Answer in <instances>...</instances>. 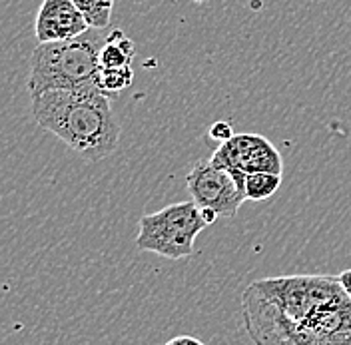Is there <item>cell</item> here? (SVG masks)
<instances>
[{"label": "cell", "instance_id": "cell-1", "mask_svg": "<svg viewBox=\"0 0 351 345\" xmlns=\"http://www.w3.org/2000/svg\"><path fill=\"white\" fill-rule=\"evenodd\" d=\"M241 313L256 345H351V300L333 276L256 281Z\"/></svg>", "mask_w": 351, "mask_h": 345}, {"label": "cell", "instance_id": "cell-2", "mask_svg": "<svg viewBox=\"0 0 351 345\" xmlns=\"http://www.w3.org/2000/svg\"><path fill=\"white\" fill-rule=\"evenodd\" d=\"M32 116L38 126L62 140L88 162L108 158L120 140V124L110 100L96 86L48 90L32 96Z\"/></svg>", "mask_w": 351, "mask_h": 345}, {"label": "cell", "instance_id": "cell-3", "mask_svg": "<svg viewBox=\"0 0 351 345\" xmlns=\"http://www.w3.org/2000/svg\"><path fill=\"white\" fill-rule=\"evenodd\" d=\"M108 32V28H88L84 34L70 40L38 43L30 58V96H38L48 90L96 86L98 58Z\"/></svg>", "mask_w": 351, "mask_h": 345}, {"label": "cell", "instance_id": "cell-4", "mask_svg": "<svg viewBox=\"0 0 351 345\" xmlns=\"http://www.w3.org/2000/svg\"><path fill=\"white\" fill-rule=\"evenodd\" d=\"M208 226V219L194 200L170 204L160 212L140 217L136 248L160 258H192L196 237Z\"/></svg>", "mask_w": 351, "mask_h": 345}, {"label": "cell", "instance_id": "cell-5", "mask_svg": "<svg viewBox=\"0 0 351 345\" xmlns=\"http://www.w3.org/2000/svg\"><path fill=\"white\" fill-rule=\"evenodd\" d=\"M190 198L212 226L219 217H236L245 198V174L218 168L212 160H197L186 176Z\"/></svg>", "mask_w": 351, "mask_h": 345}, {"label": "cell", "instance_id": "cell-6", "mask_svg": "<svg viewBox=\"0 0 351 345\" xmlns=\"http://www.w3.org/2000/svg\"><path fill=\"white\" fill-rule=\"evenodd\" d=\"M210 160L232 174H284L282 154L260 134H234V138L219 144Z\"/></svg>", "mask_w": 351, "mask_h": 345}, {"label": "cell", "instance_id": "cell-7", "mask_svg": "<svg viewBox=\"0 0 351 345\" xmlns=\"http://www.w3.org/2000/svg\"><path fill=\"white\" fill-rule=\"evenodd\" d=\"M90 24L72 0H43L36 16V40L58 43L84 34Z\"/></svg>", "mask_w": 351, "mask_h": 345}, {"label": "cell", "instance_id": "cell-8", "mask_svg": "<svg viewBox=\"0 0 351 345\" xmlns=\"http://www.w3.org/2000/svg\"><path fill=\"white\" fill-rule=\"evenodd\" d=\"M136 56V46L120 28L110 30L106 43L100 50L98 64L100 68H132V60Z\"/></svg>", "mask_w": 351, "mask_h": 345}, {"label": "cell", "instance_id": "cell-9", "mask_svg": "<svg viewBox=\"0 0 351 345\" xmlns=\"http://www.w3.org/2000/svg\"><path fill=\"white\" fill-rule=\"evenodd\" d=\"M282 186V174L258 172L245 176V198L252 202L269 200Z\"/></svg>", "mask_w": 351, "mask_h": 345}, {"label": "cell", "instance_id": "cell-10", "mask_svg": "<svg viewBox=\"0 0 351 345\" xmlns=\"http://www.w3.org/2000/svg\"><path fill=\"white\" fill-rule=\"evenodd\" d=\"M134 80V70L132 68H100L96 74V88L106 94V96H116L124 92L126 88L132 86Z\"/></svg>", "mask_w": 351, "mask_h": 345}, {"label": "cell", "instance_id": "cell-11", "mask_svg": "<svg viewBox=\"0 0 351 345\" xmlns=\"http://www.w3.org/2000/svg\"><path fill=\"white\" fill-rule=\"evenodd\" d=\"M86 16L90 28H108L114 0H72Z\"/></svg>", "mask_w": 351, "mask_h": 345}, {"label": "cell", "instance_id": "cell-12", "mask_svg": "<svg viewBox=\"0 0 351 345\" xmlns=\"http://www.w3.org/2000/svg\"><path fill=\"white\" fill-rule=\"evenodd\" d=\"M210 138L216 140L218 144H223V142H228L230 138H234V130H232V126H230L228 122H216V124L210 128Z\"/></svg>", "mask_w": 351, "mask_h": 345}, {"label": "cell", "instance_id": "cell-13", "mask_svg": "<svg viewBox=\"0 0 351 345\" xmlns=\"http://www.w3.org/2000/svg\"><path fill=\"white\" fill-rule=\"evenodd\" d=\"M164 345H206L204 342H199L194 335H176L170 342H166Z\"/></svg>", "mask_w": 351, "mask_h": 345}, {"label": "cell", "instance_id": "cell-14", "mask_svg": "<svg viewBox=\"0 0 351 345\" xmlns=\"http://www.w3.org/2000/svg\"><path fill=\"white\" fill-rule=\"evenodd\" d=\"M337 280H339L341 287H343V292L348 294V298L351 300V270H343V272L337 276Z\"/></svg>", "mask_w": 351, "mask_h": 345}]
</instances>
